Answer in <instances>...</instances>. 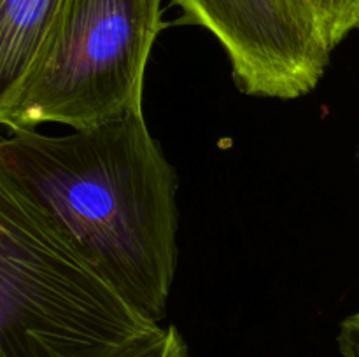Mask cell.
I'll return each instance as SVG.
<instances>
[{
    "label": "cell",
    "mask_w": 359,
    "mask_h": 357,
    "mask_svg": "<svg viewBox=\"0 0 359 357\" xmlns=\"http://www.w3.org/2000/svg\"><path fill=\"white\" fill-rule=\"evenodd\" d=\"M158 326L0 164V357H123Z\"/></svg>",
    "instance_id": "2"
},
{
    "label": "cell",
    "mask_w": 359,
    "mask_h": 357,
    "mask_svg": "<svg viewBox=\"0 0 359 357\" xmlns=\"http://www.w3.org/2000/svg\"><path fill=\"white\" fill-rule=\"evenodd\" d=\"M63 0H0V126L11 118L51 35Z\"/></svg>",
    "instance_id": "5"
},
{
    "label": "cell",
    "mask_w": 359,
    "mask_h": 357,
    "mask_svg": "<svg viewBox=\"0 0 359 357\" xmlns=\"http://www.w3.org/2000/svg\"><path fill=\"white\" fill-rule=\"evenodd\" d=\"M0 164L142 315L163 321L177 268V175L142 111L69 135L0 139Z\"/></svg>",
    "instance_id": "1"
},
{
    "label": "cell",
    "mask_w": 359,
    "mask_h": 357,
    "mask_svg": "<svg viewBox=\"0 0 359 357\" xmlns=\"http://www.w3.org/2000/svg\"><path fill=\"white\" fill-rule=\"evenodd\" d=\"M314 16L328 48L335 49L359 28V0H302Z\"/></svg>",
    "instance_id": "6"
},
{
    "label": "cell",
    "mask_w": 359,
    "mask_h": 357,
    "mask_svg": "<svg viewBox=\"0 0 359 357\" xmlns=\"http://www.w3.org/2000/svg\"><path fill=\"white\" fill-rule=\"evenodd\" d=\"M339 349L342 357H359V312L349 315L340 326Z\"/></svg>",
    "instance_id": "8"
},
{
    "label": "cell",
    "mask_w": 359,
    "mask_h": 357,
    "mask_svg": "<svg viewBox=\"0 0 359 357\" xmlns=\"http://www.w3.org/2000/svg\"><path fill=\"white\" fill-rule=\"evenodd\" d=\"M186 21L209 30L252 97L291 100L319 84L330 62L326 41L302 0H172Z\"/></svg>",
    "instance_id": "4"
},
{
    "label": "cell",
    "mask_w": 359,
    "mask_h": 357,
    "mask_svg": "<svg viewBox=\"0 0 359 357\" xmlns=\"http://www.w3.org/2000/svg\"><path fill=\"white\" fill-rule=\"evenodd\" d=\"M123 357H189V350L184 336L175 326H158Z\"/></svg>",
    "instance_id": "7"
},
{
    "label": "cell",
    "mask_w": 359,
    "mask_h": 357,
    "mask_svg": "<svg viewBox=\"0 0 359 357\" xmlns=\"http://www.w3.org/2000/svg\"><path fill=\"white\" fill-rule=\"evenodd\" d=\"M163 0H63L9 128H90L142 111Z\"/></svg>",
    "instance_id": "3"
}]
</instances>
